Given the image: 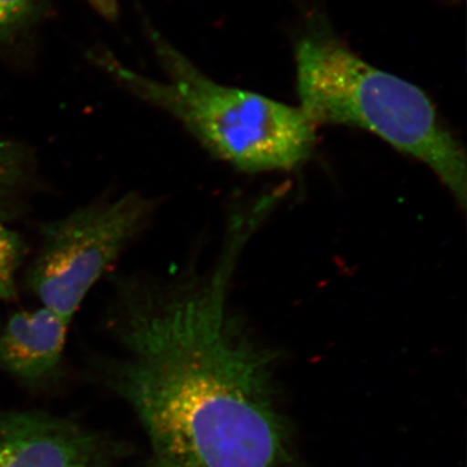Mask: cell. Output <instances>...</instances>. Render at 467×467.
Masks as SVG:
<instances>
[{"mask_svg":"<svg viewBox=\"0 0 467 467\" xmlns=\"http://www.w3.org/2000/svg\"><path fill=\"white\" fill-rule=\"evenodd\" d=\"M272 208L263 198L230 218L204 272L112 278L110 384L140 418L158 467H279L288 457L275 353L252 339L229 300L243 247Z\"/></svg>","mask_w":467,"mask_h":467,"instance_id":"obj_1","label":"cell"},{"mask_svg":"<svg viewBox=\"0 0 467 467\" xmlns=\"http://www.w3.org/2000/svg\"><path fill=\"white\" fill-rule=\"evenodd\" d=\"M164 78L125 66L109 51L92 63L129 94L173 116L212 155L245 171H291L306 164L317 128L297 107L217 84L159 33H150Z\"/></svg>","mask_w":467,"mask_h":467,"instance_id":"obj_2","label":"cell"},{"mask_svg":"<svg viewBox=\"0 0 467 467\" xmlns=\"http://www.w3.org/2000/svg\"><path fill=\"white\" fill-rule=\"evenodd\" d=\"M295 61L299 109L316 128L352 126L376 135L431 169L465 209V149L425 91L370 66L324 32L303 36Z\"/></svg>","mask_w":467,"mask_h":467,"instance_id":"obj_3","label":"cell"},{"mask_svg":"<svg viewBox=\"0 0 467 467\" xmlns=\"http://www.w3.org/2000/svg\"><path fill=\"white\" fill-rule=\"evenodd\" d=\"M158 208V199L131 190L43 223L27 287L42 306L72 322L92 287L142 235Z\"/></svg>","mask_w":467,"mask_h":467,"instance_id":"obj_4","label":"cell"},{"mask_svg":"<svg viewBox=\"0 0 467 467\" xmlns=\"http://www.w3.org/2000/svg\"><path fill=\"white\" fill-rule=\"evenodd\" d=\"M113 447L64 418L0 410V467H109Z\"/></svg>","mask_w":467,"mask_h":467,"instance_id":"obj_5","label":"cell"},{"mask_svg":"<svg viewBox=\"0 0 467 467\" xmlns=\"http://www.w3.org/2000/svg\"><path fill=\"white\" fill-rule=\"evenodd\" d=\"M70 322L52 310H20L0 331V370L26 384H42L57 373Z\"/></svg>","mask_w":467,"mask_h":467,"instance_id":"obj_6","label":"cell"},{"mask_svg":"<svg viewBox=\"0 0 467 467\" xmlns=\"http://www.w3.org/2000/svg\"><path fill=\"white\" fill-rule=\"evenodd\" d=\"M39 187L42 183L36 150L0 130V223L7 225L23 217Z\"/></svg>","mask_w":467,"mask_h":467,"instance_id":"obj_7","label":"cell"},{"mask_svg":"<svg viewBox=\"0 0 467 467\" xmlns=\"http://www.w3.org/2000/svg\"><path fill=\"white\" fill-rule=\"evenodd\" d=\"M26 252L23 236L0 223V301L16 299V275Z\"/></svg>","mask_w":467,"mask_h":467,"instance_id":"obj_8","label":"cell"},{"mask_svg":"<svg viewBox=\"0 0 467 467\" xmlns=\"http://www.w3.org/2000/svg\"><path fill=\"white\" fill-rule=\"evenodd\" d=\"M43 0H0V42L14 38L32 24Z\"/></svg>","mask_w":467,"mask_h":467,"instance_id":"obj_9","label":"cell"},{"mask_svg":"<svg viewBox=\"0 0 467 467\" xmlns=\"http://www.w3.org/2000/svg\"><path fill=\"white\" fill-rule=\"evenodd\" d=\"M94 11H97L100 16L113 20L119 14V5L117 0H85Z\"/></svg>","mask_w":467,"mask_h":467,"instance_id":"obj_10","label":"cell"}]
</instances>
